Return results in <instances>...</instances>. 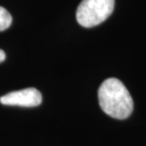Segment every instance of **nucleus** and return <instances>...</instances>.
<instances>
[{
    "label": "nucleus",
    "mask_w": 146,
    "mask_h": 146,
    "mask_svg": "<svg viewBox=\"0 0 146 146\" xmlns=\"http://www.w3.org/2000/svg\"><path fill=\"white\" fill-rule=\"evenodd\" d=\"M115 0H83L78 6L76 19L84 28L100 25L113 13Z\"/></svg>",
    "instance_id": "nucleus-2"
},
{
    "label": "nucleus",
    "mask_w": 146,
    "mask_h": 146,
    "mask_svg": "<svg viewBox=\"0 0 146 146\" xmlns=\"http://www.w3.org/2000/svg\"><path fill=\"white\" fill-rule=\"evenodd\" d=\"M5 58H6V54H5V52L2 50V49H0V63H2L3 61L5 60Z\"/></svg>",
    "instance_id": "nucleus-5"
},
{
    "label": "nucleus",
    "mask_w": 146,
    "mask_h": 146,
    "mask_svg": "<svg viewBox=\"0 0 146 146\" xmlns=\"http://www.w3.org/2000/svg\"><path fill=\"white\" fill-rule=\"evenodd\" d=\"M0 103L5 106H17L25 107L37 106L42 103V94L36 88H26L13 91L2 96Z\"/></svg>",
    "instance_id": "nucleus-3"
},
{
    "label": "nucleus",
    "mask_w": 146,
    "mask_h": 146,
    "mask_svg": "<svg viewBox=\"0 0 146 146\" xmlns=\"http://www.w3.org/2000/svg\"><path fill=\"white\" fill-rule=\"evenodd\" d=\"M13 21L11 15L5 8L0 7V31H3L10 27Z\"/></svg>",
    "instance_id": "nucleus-4"
},
{
    "label": "nucleus",
    "mask_w": 146,
    "mask_h": 146,
    "mask_svg": "<svg viewBox=\"0 0 146 146\" xmlns=\"http://www.w3.org/2000/svg\"><path fill=\"white\" fill-rule=\"evenodd\" d=\"M99 104L104 113L118 119L128 118L134 108L129 91L119 79H106L98 91Z\"/></svg>",
    "instance_id": "nucleus-1"
}]
</instances>
